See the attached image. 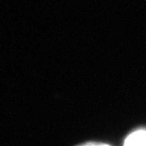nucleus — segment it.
I'll return each instance as SVG.
<instances>
[{
  "label": "nucleus",
  "instance_id": "1",
  "mask_svg": "<svg viewBox=\"0 0 146 146\" xmlns=\"http://www.w3.org/2000/svg\"><path fill=\"white\" fill-rule=\"evenodd\" d=\"M123 146H146V130L139 129L125 139Z\"/></svg>",
  "mask_w": 146,
  "mask_h": 146
},
{
  "label": "nucleus",
  "instance_id": "2",
  "mask_svg": "<svg viewBox=\"0 0 146 146\" xmlns=\"http://www.w3.org/2000/svg\"><path fill=\"white\" fill-rule=\"evenodd\" d=\"M78 146H110V145L104 144V143H99V142H87V143L80 144Z\"/></svg>",
  "mask_w": 146,
  "mask_h": 146
}]
</instances>
